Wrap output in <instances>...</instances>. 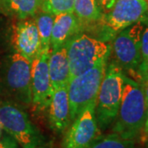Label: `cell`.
<instances>
[{"instance_id":"8fae6325","label":"cell","mask_w":148,"mask_h":148,"mask_svg":"<svg viewBox=\"0 0 148 148\" xmlns=\"http://www.w3.org/2000/svg\"><path fill=\"white\" fill-rule=\"evenodd\" d=\"M12 42L15 51L32 64L40 49L36 23L34 19L20 20L13 28Z\"/></svg>"},{"instance_id":"44dd1931","label":"cell","mask_w":148,"mask_h":148,"mask_svg":"<svg viewBox=\"0 0 148 148\" xmlns=\"http://www.w3.org/2000/svg\"><path fill=\"white\" fill-rule=\"evenodd\" d=\"M0 148H18L17 143L12 137L4 136L0 139Z\"/></svg>"},{"instance_id":"9c48e42d","label":"cell","mask_w":148,"mask_h":148,"mask_svg":"<svg viewBox=\"0 0 148 148\" xmlns=\"http://www.w3.org/2000/svg\"><path fill=\"white\" fill-rule=\"evenodd\" d=\"M95 102L88 105L73 121L64 138V148H88L100 136L95 118Z\"/></svg>"},{"instance_id":"30bf717a","label":"cell","mask_w":148,"mask_h":148,"mask_svg":"<svg viewBox=\"0 0 148 148\" xmlns=\"http://www.w3.org/2000/svg\"><path fill=\"white\" fill-rule=\"evenodd\" d=\"M50 52L40 51L32 63V104L39 110L47 109L53 93L48 64Z\"/></svg>"},{"instance_id":"484cf974","label":"cell","mask_w":148,"mask_h":148,"mask_svg":"<svg viewBox=\"0 0 148 148\" xmlns=\"http://www.w3.org/2000/svg\"><path fill=\"white\" fill-rule=\"evenodd\" d=\"M36 148H44V147H36Z\"/></svg>"},{"instance_id":"ba28073f","label":"cell","mask_w":148,"mask_h":148,"mask_svg":"<svg viewBox=\"0 0 148 148\" xmlns=\"http://www.w3.org/2000/svg\"><path fill=\"white\" fill-rule=\"evenodd\" d=\"M0 125L22 148H36L41 135L27 114L12 102L0 104Z\"/></svg>"},{"instance_id":"e0dca14e","label":"cell","mask_w":148,"mask_h":148,"mask_svg":"<svg viewBox=\"0 0 148 148\" xmlns=\"http://www.w3.org/2000/svg\"><path fill=\"white\" fill-rule=\"evenodd\" d=\"M54 15L47 12H40L35 19L39 32L40 49V51L51 50V35L53 28Z\"/></svg>"},{"instance_id":"7c38bea8","label":"cell","mask_w":148,"mask_h":148,"mask_svg":"<svg viewBox=\"0 0 148 148\" xmlns=\"http://www.w3.org/2000/svg\"><path fill=\"white\" fill-rule=\"evenodd\" d=\"M68 86H62L53 90L48 106L50 127L57 132H64L70 123Z\"/></svg>"},{"instance_id":"ffe728a7","label":"cell","mask_w":148,"mask_h":148,"mask_svg":"<svg viewBox=\"0 0 148 148\" xmlns=\"http://www.w3.org/2000/svg\"><path fill=\"white\" fill-rule=\"evenodd\" d=\"M148 78V27L145 28L141 44V64L138 72L137 81L142 84Z\"/></svg>"},{"instance_id":"d4e9b609","label":"cell","mask_w":148,"mask_h":148,"mask_svg":"<svg viewBox=\"0 0 148 148\" xmlns=\"http://www.w3.org/2000/svg\"><path fill=\"white\" fill-rule=\"evenodd\" d=\"M1 135H2V132H1V129H0V138H1Z\"/></svg>"},{"instance_id":"8992f818","label":"cell","mask_w":148,"mask_h":148,"mask_svg":"<svg viewBox=\"0 0 148 148\" xmlns=\"http://www.w3.org/2000/svg\"><path fill=\"white\" fill-rule=\"evenodd\" d=\"M144 30L143 21H138L119 32L114 37L111 45L114 62L135 81L141 64V44Z\"/></svg>"},{"instance_id":"cb8c5ba5","label":"cell","mask_w":148,"mask_h":148,"mask_svg":"<svg viewBox=\"0 0 148 148\" xmlns=\"http://www.w3.org/2000/svg\"><path fill=\"white\" fill-rule=\"evenodd\" d=\"M142 86L143 88V91H144V95H145V100H146V103H147V106L148 109V78L146 81H144L142 83Z\"/></svg>"},{"instance_id":"603a6c76","label":"cell","mask_w":148,"mask_h":148,"mask_svg":"<svg viewBox=\"0 0 148 148\" xmlns=\"http://www.w3.org/2000/svg\"><path fill=\"white\" fill-rule=\"evenodd\" d=\"M140 137H141L142 142H143V143L148 141V115L147 119H146V121H145V123L143 125V130H142Z\"/></svg>"},{"instance_id":"7402d4cb","label":"cell","mask_w":148,"mask_h":148,"mask_svg":"<svg viewBox=\"0 0 148 148\" xmlns=\"http://www.w3.org/2000/svg\"><path fill=\"white\" fill-rule=\"evenodd\" d=\"M116 0H97V3L101 8V11H104L105 12H107L113 8L114 5Z\"/></svg>"},{"instance_id":"3957f363","label":"cell","mask_w":148,"mask_h":148,"mask_svg":"<svg viewBox=\"0 0 148 148\" xmlns=\"http://www.w3.org/2000/svg\"><path fill=\"white\" fill-rule=\"evenodd\" d=\"M125 73L115 63L107 64L95 102V118L100 131L114 122L121 103Z\"/></svg>"},{"instance_id":"ac0fdd59","label":"cell","mask_w":148,"mask_h":148,"mask_svg":"<svg viewBox=\"0 0 148 148\" xmlns=\"http://www.w3.org/2000/svg\"><path fill=\"white\" fill-rule=\"evenodd\" d=\"M88 148H139L134 140L120 138L116 133L99 136Z\"/></svg>"},{"instance_id":"9a60e30c","label":"cell","mask_w":148,"mask_h":148,"mask_svg":"<svg viewBox=\"0 0 148 148\" xmlns=\"http://www.w3.org/2000/svg\"><path fill=\"white\" fill-rule=\"evenodd\" d=\"M43 0H0V6L9 15L19 20L35 16L40 8Z\"/></svg>"},{"instance_id":"277c9868","label":"cell","mask_w":148,"mask_h":148,"mask_svg":"<svg viewBox=\"0 0 148 148\" xmlns=\"http://www.w3.org/2000/svg\"><path fill=\"white\" fill-rule=\"evenodd\" d=\"M64 45L69 58L70 80L92 69L100 62L108 60L111 53L109 43L86 34L74 36Z\"/></svg>"},{"instance_id":"5b68a950","label":"cell","mask_w":148,"mask_h":148,"mask_svg":"<svg viewBox=\"0 0 148 148\" xmlns=\"http://www.w3.org/2000/svg\"><path fill=\"white\" fill-rule=\"evenodd\" d=\"M107 63L108 60L100 62L92 69L69 81L68 93L70 122L74 121L88 105L96 101Z\"/></svg>"},{"instance_id":"6da1fadb","label":"cell","mask_w":148,"mask_h":148,"mask_svg":"<svg viewBox=\"0 0 148 148\" xmlns=\"http://www.w3.org/2000/svg\"><path fill=\"white\" fill-rule=\"evenodd\" d=\"M148 115L142 85L125 75L121 103L112 132L128 140L138 138Z\"/></svg>"},{"instance_id":"83f0119b","label":"cell","mask_w":148,"mask_h":148,"mask_svg":"<svg viewBox=\"0 0 148 148\" xmlns=\"http://www.w3.org/2000/svg\"><path fill=\"white\" fill-rule=\"evenodd\" d=\"M147 148H148V146H147Z\"/></svg>"},{"instance_id":"4fadbf2b","label":"cell","mask_w":148,"mask_h":148,"mask_svg":"<svg viewBox=\"0 0 148 148\" xmlns=\"http://www.w3.org/2000/svg\"><path fill=\"white\" fill-rule=\"evenodd\" d=\"M81 30L82 26L73 12L55 15L51 35V50L64 45L72 37L79 34Z\"/></svg>"},{"instance_id":"5bb4252c","label":"cell","mask_w":148,"mask_h":148,"mask_svg":"<svg viewBox=\"0 0 148 148\" xmlns=\"http://www.w3.org/2000/svg\"><path fill=\"white\" fill-rule=\"evenodd\" d=\"M48 64L52 90L68 86L70 80V67L65 45L51 50Z\"/></svg>"},{"instance_id":"7a4b0ae2","label":"cell","mask_w":148,"mask_h":148,"mask_svg":"<svg viewBox=\"0 0 148 148\" xmlns=\"http://www.w3.org/2000/svg\"><path fill=\"white\" fill-rule=\"evenodd\" d=\"M32 64L21 54L11 53L0 61V95L23 106L32 103Z\"/></svg>"},{"instance_id":"2e32d148","label":"cell","mask_w":148,"mask_h":148,"mask_svg":"<svg viewBox=\"0 0 148 148\" xmlns=\"http://www.w3.org/2000/svg\"><path fill=\"white\" fill-rule=\"evenodd\" d=\"M73 13L82 27L100 22L103 15L97 0H74Z\"/></svg>"},{"instance_id":"d6986e66","label":"cell","mask_w":148,"mask_h":148,"mask_svg":"<svg viewBox=\"0 0 148 148\" xmlns=\"http://www.w3.org/2000/svg\"><path fill=\"white\" fill-rule=\"evenodd\" d=\"M41 10L52 15L73 12L74 0H43Z\"/></svg>"},{"instance_id":"4316f807","label":"cell","mask_w":148,"mask_h":148,"mask_svg":"<svg viewBox=\"0 0 148 148\" xmlns=\"http://www.w3.org/2000/svg\"><path fill=\"white\" fill-rule=\"evenodd\" d=\"M147 14H148V10H147Z\"/></svg>"},{"instance_id":"52a82bcc","label":"cell","mask_w":148,"mask_h":148,"mask_svg":"<svg viewBox=\"0 0 148 148\" xmlns=\"http://www.w3.org/2000/svg\"><path fill=\"white\" fill-rule=\"evenodd\" d=\"M147 0H116L110 10L102 15L99 22L104 39H114L125 28L147 20Z\"/></svg>"}]
</instances>
